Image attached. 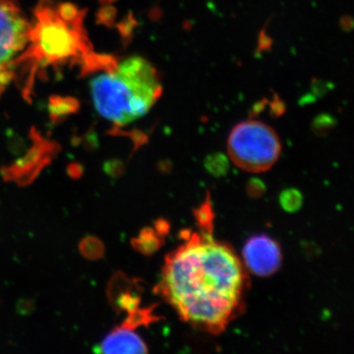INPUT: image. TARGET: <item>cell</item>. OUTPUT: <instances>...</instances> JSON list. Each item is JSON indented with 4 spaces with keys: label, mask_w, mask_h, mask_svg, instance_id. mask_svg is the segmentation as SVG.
<instances>
[{
    "label": "cell",
    "mask_w": 354,
    "mask_h": 354,
    "mask_svg": "<svg viewBox=\"0 0 354 354\" xmlns=\"http://www.w3.org/2000/svg\"><path fill=\"white\" fill-rule=\"evenodd\" d=\"M13 78L12 62L6 64L0 62V95L3 94L4 91L8 87L9 83Z\"/></svg>",
    "instance_id": "obj_14"
},
{
    "label": "cell",
    "mask_w": 354,
    "mask_h": 354,
    "mask_svg": "<svg viewBox=\"0 0 354 354\" xmlns=\"http://www.w3.org/2000/svg\"><path fill=\"white\" fill-rule=\"evenodd\" d=\"M281 205L286 211L295 213L302 205V196L299 191L288 189L283 191L281 195Z\"/></svg>",
    "instance_id": "obj_13"
},
{
    "label": "cell",
    "mask_w": 354,
    "mask_h": 354,
    "mask_svg": "<svg viewBox=\"0 0 354 354\" xmlns=\"http://www.w3.org/2000/svg\"><path fill=\"white\" fill-rule=\"evenodd\" d=\"M230 160L248 172L269 171L281 153L278 134L259 120H245L232 128L228 136Z\"/></svg>",
    "instance_id": "obj_4"
},
{
    "label": "cell",
    "mask_w": 354,
    "mask_h": 354,
    "mask_svg": "<svg viewBox=\"0 0 354 354\" xmlns=\"http://www.w3.org/2000/svg\"><path fill=\"white\" fill-rule=\"evenodd\" d=\"M55 153V144L41 141L35 146L31 152L15 164L1 169L2 176L6 180L14 181L21 186L31 183L39 176L41 169L50 162Z\"/></svg>",
    "instance_id": "obj_7"
},
{
    "label": "cell",
    "mask_w": 354,
    "mask_h": 354,
    "mask_svg": "<svg viewBox=\"0 0 354 354\" xmlns=\"http://www.w3.org/2000/svg\"><path fill=\"white\" fill-rule=\"evenodd\" d=\"M183 243L165 257L156 292L184 322L220 335L244 310L245 267L213 232H183Z\"/></svg>",
    "instance_id": "obj_1"
},
{
    "label": "cell",
    "mask_w": 354,
    "mask_h": 354,
    "mask_svg": "<svg viewBox=\"0 0 354 354\" xmlns=\"http://www.w3.org/2000/svg\"><path fill=\"white\" fill-rule=\"evenodd\" d=\"M95 351L108 354H141L148 353V348L134 330L120 326L104 337L99 351Z\"/></svg>",
    "instance_id": "obj_8"
},
{
    "label": "cell",
    "mask_w": 354,
    "mask_h": 354,
    "mask_svg": "<svg viewBox=\"0 0 354 354\" xmlns=\"http://www.w3.org/2000/svg\"><path fill=\"white\" fill-rule=\"evenodd\" d=\"M80 251L88 259H99L104 254V245L95 237H87L81 242Z\"/></svg>",
    "instance_id": "obj_12"
},
{
    "label": "cell",
    "mask_w": 354,
    "mask_h": 354,
    "mask_svg": "<svg viewBox=\"0 0 354 354\" xmlns=\"http://www.w3.org/2000/svg\"><path fill=\"white\" fill-rule=\"evenodd\" d=\"M162 94L158 70L140 57L111 64V69L91 81V95L97 113L120 127L146 115Z\"/></svg>",
    "instance_id": "obj_2"
},
{
    "label": "cell",
    "mask_w": 354,
    "mask_h": 354,
    "mask_svg": "<svg viewBox=\"0 0 354 354\" xmlns=\"http://www.w3.org/2000/svg\"><path fill=\"white\" fill-rule=\"evenodd\" d=\"M213 209H212V205L208 199L196 212L197 225L201 232H213Z\"/></svg>",
    "instance_id": "obj_11"
},
{
    "label": "cell",
    "mask_w": 354,
    "mask_h": 354,
    "mask_svg": "<svg viewBox=\"0 0 354 354\" xmlns=\"http://www.w3.org/2000/svg\"><path fill=\"white\" fill-rule=\"evenodd\" d=\"M136 286L134 281H128L125 277H114L109 288V299L114 308L128 314L140 308L141 297Z\"/></svg>",
    "instance_id": "obj_9"
},
{
    "label": "cell",
    "mask_w": 354,
    "mask_h": 354,
    "mask_svg": "<svg viewBox=\"0 0 354 354\" xmlns=\"http://www.w3.org/2000/svg\"><path fill=\"white\" fill-rule=\"evenodd\" d=\"M265 191L264 185L259 180H251L248 185L249 194L252 197L260 196Z\"/></svg>",
    "instance_id": "obj_15"
},
{
    "label": "cell",
    "mask_w": 354,
    "mask_h": 354,
    "mask_svg": "<svg viewBox=\"0 0 354 354\" xmlns=\"http://www.w3.org/2000/svg\"><path fill=\"white\" fill-rule=\"evenodd\" d=\"M29 43L32 55L46 64H57L77 57L86 50L75 8L41 7L37 23L31 26Z\"/></svg>",
    "instance_id": "obj_3"
},
{
    "label": "cell",
    "mask_w": 354,
    "mask_h": 354,
    "mask_svg": "<svg viewBox=\"0 0 354 354\" xmlns=\"http://www.w3.org/2000/svg\"><path fill=\"white\" fill-rule=\"evenodd\" d=\"M31 26L13 0H0V62L10 64L29 44Z\"/></svg>",
    "instance_id": "obj_5"
},
{
    "label": "cell",
    "mask_w": 354,
    "mask_h": 354,
    "mask_svg": "<svg viewBox=\"0 0 354 354\" xmlns=\"http://www.w3.org/2000/svg\"><path fill=\"white\" fill-rule=\"evenodd\" d=\"M244 266L258 277H270L281 267L283 254L278 242L268 235L250 237L243 248Z\"/></svg>",
    "instance_id": "obj_6"
},
{
    "label": "cell",
    "mask_w": 354,
    "mask_h": 354,
    "mask_svg": "<svg viewBox=\"0 0 354 354\" xmlns=\"http://www.w3.org/2000/svg\"><path fill=\"white\" fill-rule=\"evenodd\" d=\"M169 232L167 221H158L153 228H144L138 236L133 239V247L139 252L151 255L164 243V236Z\"/></svg>",
    "instance_id": "obj_10"
}]
</instances>
